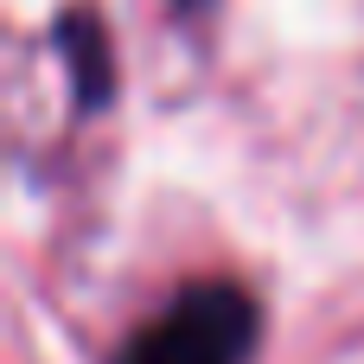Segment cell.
Segmentation results:
<instances>
[{
    "label": "cell",
    "mask_w": 364,
    "mask_h": 364,
    "mask_svg": "<svg viewBox=\"0 0 364 364\" xmlns=\"http://www.w3.org/2000/svg\"><path fill=\"white\" fill-rule=\"evenodd\" d=\"M262 339V314L237 282H192L179 288L115 364H250Z\"/></svg>",
    "instance_id": "cell-1"
},
{
    "label": "cell",
    "mask_w": 364,
    "mask_h": 364,
    "mask_svg": "<svg viewBox=\"0 0 364 364\" xmlns=\"http://www.w3.org/2000/svg\"><path fill=\"white\" fill-rule=\"evenodd\" d=\"M51 45L64 51V70H70V90H77V109L96 115L115 102V58H109V26L90 13V6H70L58 13L51 26Z\"/></svg>",
    "instance_id": "cell-2"
}]
</instances>
